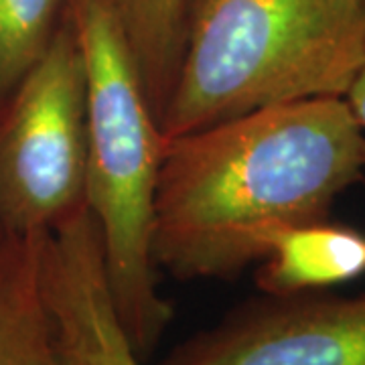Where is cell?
Instances as JSON below:
<instances>
[{
	"mask_svg": "<svg viewBox=\"0 0 365 365\" xmlns=\"http://www.w3.org/2000/svg\"><path fill=\"white\" fill-rule=\"evenodd\" d=\"M256 284L268 297H300L365 274V234L337 223H292L266 240Z\"/></svg>",
	"mask_w": 365,
	"mask_h": 365,
	"instance_id": "obj_7",
	"label": "cell"
},
{
	"mask_svg": "<svg viewBox=\"0 0 365 365\" xmlns=\"http://www.w3.org/2000/svg\"><path fill=\"white\" fill-rule=\"evenodd\" d=\"M365 179V132L343 98L254 110L165 138L153 258L179 280L232 278L274 230L325 220Z\"/></svg>",
	"mask_w": 365,
	"mask_h": 365,
	"instance_id": "obj_1",
	"label": "cell"
},
{
	"mask_svg": "<svg viewBox=\"0 0 365 365\" xmlns=\"http://www.w3.org/2000/svg\"><path fill=\"white\" fill-rule=\"evenodd\" d=\"M146 96L160 120L181 59L187 0H114Z\"/></svg>",
	"mask_w": 365,
	"mask_h": 365,
	"instance_id": "obj_9",
	"label": "cell"
},
{
	"mask_svg": "<svg viewBox=\"0 0 365 365\" xmlns=\"http://www.w3.org/2000/svg\"><path fill=\"white\" fill-rule=\"evenodd\" d=\"M86 67L67 11L0 108V234L45 235L86 209Z\"/></svg>",
	"mask_w": 365,
	"mask_h": 365,
	"instance_id": "obj_4",
	"label": "cell"
},
{
	"mask_svg": "<svg viewBox=\"0 0 365 365\" xmlns=\"http://www.w3.org/2000/svg\"><path fill=\"white\" fill-rule=\"evenodd\" d=\"M6 250H9V240L0 250V300H2V288H4V270H6Z\"/></svg>",
	"mask_w": 365,
	"mask_h": 365,
	"instance_id": "obj_12",
	"label": "cell"
},
{
	"mask_svg": "<svg viewBox=\"0 0 365 365\" xmlns=\"http://www.w3.org/2000/svg\"><path fill=\"white\" fill-rule=\"evenodd\" d=\"M41 294L57 365H143L116 313L88 207L41 240Z\"/></svg>",
	"mask_w": 365,
	"mask_h": 365,
	"instance_id": "obj_6",
	"label": "cell"
},
{
	"mask_svg": "<svg viewBox=\"0 0 365 365\" xmlns=\"http://www.w3.org/2000/svg\"><path fill=\"white\" fill-rule=\"evenodd\" d=\"M272 299L197 333L160 365H365V294Z\"/></svg>",
	"mask_w": 365,
	"mask_h": 365,
	"instance_id": "obj_5",
	"label": "cell"
},
{
	"mask_svg": "<svg viewBox=\"0 0 365 365\" xmlns=\"http://www.w3.org/2000/svg\"><path fill=\"white\" fill-rule=\"evenodd\" d=\"M4 242H6V237L0 234V250H2V246H4Z\"/></svg>",
	"mask_w": 365,
	"mask_h": 365,
	"instance_id": "obj_13",
	"label": "cell"
},
{
	"mask_svg": "<svg viewBox=\"0 0 365 365\" xmlns=\"http://www.w3.org/2000/svg\"><path fill=\"white\" fill-rule=\"evenodd\" d=\"M41 240L11 237L0 300V365H57L41 294Z\"/></svg>",
	"mask_w": 365,
	"mask_h": 365,
	"instance_id": "obj_8",
	"label": "cell"
},
{
	"mask_svg": "<svg viewBox=\"0 0 365 365\" xmlns=\"http://www.w3.org/2000/svg\"><path fill=\"white\" fill-rule=\"evenodd\" d=\"M67 11L69 0H0V108L51 47Z\"/></svg>",
	"mask_w": 365,
	"mask_h": 365,
	"instance_id": "obj_10",
	"label": "cell"
},
{
	"mask_svg": "<svg viewBox=\"0 0 365 365\" xmlns=\"http://www.w3.org/2000/svg\"><path fill=\"white\" fill-rule=\"evenodd\" d=\"M69 16L86 67V207L100 234L120 323L143 357L173 321L153 258L165 136L114 0H69Z\"/></svg>",
	"mask_w": 365,
	"mask_h": 365,
	"instance_id": "obj_3",
	"label": "cell"
},
{
	"mask_svg": "<svg viewBox=\"0 0 365 365\" xmlns=\"http://www.w3.org/2000/svg\"><path fill=\"white\" fill-rule=\"evenodd\" d=\"M365 55V0H187L160 114L175 138L270 106L345 98Z\"/></svg>",
	"mask_w": 365,
	"mask_h": 365,
	"instance_id": "obj_2",
	"label": "cell"
},
{
	"mask_svg": "<svg viewBox=\"0 0 365 365\" xmlns=\"http://www.w3.org/2000/svg\"><path fill=\"white\" fill-rule=\"evenodd\" d=\"M343 100L347 102L353 118L357 120V124L365 132V55L364 61H361V66L357 69V73H355L351 86H349V90H347Z\"/></svg>",
	"mask_w": 365,
	"mask_h": 365,
	"instance_id": "obj_11",
	"label": "cell"
}]
</instances>
